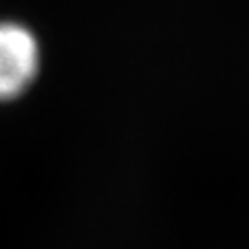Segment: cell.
<instances>
[{
  "instance_id": "1",
  "label": "cell",
  "mask_w": 249,
  "mask_h": 249,
  "mask_svg": "<svg viewBox=\"0 0 249 249\" xmlns=\"http://www.w3.org/2000/svg\"><path fill=\"white\" fill-rule=\"evenodd\" d=\"M42 66L40 40L27 24L0 20V102L22 97Z\"/></svg>"
}]
</instances>
